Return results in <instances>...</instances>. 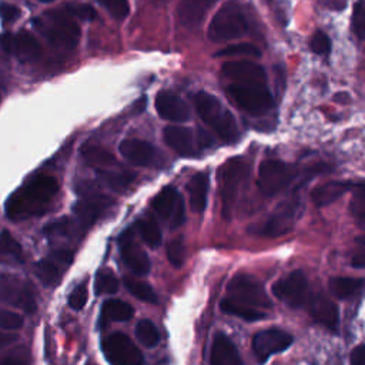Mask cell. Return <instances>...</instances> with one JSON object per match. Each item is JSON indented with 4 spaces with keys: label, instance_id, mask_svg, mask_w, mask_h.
<instances>
[{
    "label": "cell",
    "instance_id": "obj_51",
    "mask_svg": "<svg viewBox=\"0 0 365 365\" xmlns=\"http://www.w3.org/2000/svg\"><path fill=\"white\" fill-rule=\"evenodd\" d=\"M352 265L354 267H365V254H359V255H355L354 259H352Z\"/></svg>",
    "mask_w": 365,
    "mask_h": 365
},
{
    "label": "cell",
    "instance_id": "obj_42",
    "mask_svg": "<svg viewBox=\"0 0 365 365\" xmlns=\"http://www.w3.org/2000/svg\"><path fill=\"white\" fill-rule=\"evenodd\" d=\"M100 3L106 7V10L115 19L121 20L128 14L130 6L128 0H100Z\"/></svg>",
    "mask_w": 365,
    "mask_h": 365
},
{
    "label": "cell",
    "instance_id": "obj_41",
    "mask_svg": "<svg viewBox=\"0 0 365 365\" xmlns=\"http://www.w3.org/2000/svg\"><path fill=\"white\" fill-rule=\"evenodd\" d=\"M66 13L68 16L77 17L80 20H93L96 19V11L91 6L84 3H68L66 4Z\"/></svg>",
    "mask_w": 365,
    "mask_h": 365
},
{
    "label": "cell",
    "instance_id": "obj_32",
    "mask_svg": "<svg viewBox=\"0 0 365 365\" xmlns=\"http://www.w3.org/2000/svg\"><path fill=\"white\" fill-rule=\"evenodd\" d=\"M34 274L47 287H53L58 282L61 271L60 267L50 259H40L34 265Z\"/></svg>",
    "mask_w": 365,
    "mask_h": 365
},
{
    "label": "cell",
    "instance_id": "obj_18",
    "mask_svg": "<svg viewBox=\"0 0 365 365\" xmlns=\"http://www.w3.org/2000/svg\"><path fill=\"white\" fill-rule=\"evenodd\" d=\"M155 110L161 118L168 121L184 123L190 118V108L187 103L170 91H160L157 94Z\"/></svg>",
    "mask_w": 365,
    "mask_h": 365
},
{
    "label": "cell",
    "instance_id": "obj_15",
    "mask_svg": "<svg viewBox=\"0 0 365 365\" xmlns=\"http://www.w3.org/2000/svg\"><path fill=\"white\" fill-rule=\"evenodd\" d=\"M298 210V200H289L281 204L258 228V232L265 237H279L287 234L294 227Z\"/></svg>",
    "mask_w": 365,
    "mask_h": 365
},
{
    "label": "cell",
    "instance_id": "obj_19",
    "mask_svg": "<svg viewBox=\"0 0 365 365\" xmlns=\"http://www.w3.org/2000/svg\"><path fill=\"white\" fill-rule=\"evenodd\" d=\"M308 312L309 315L321 325L329 328L331 331H335L338 327V308L336 305L328 299L322 294L309 295L308 301Z\"/></svg>",
    "mask_w": 365,
    "mask_h": 365
},
{
    "label": "cell",
    "instance_id": "obj_8",
    "mask_svg": "<svg viewBox=\"0 0 365 365\" xmlns=\"http://www.w3.org/2000/svg\"><path fill=\"white\" fill-rule=\"evenodd\" d=\"M0 302L13 305L27 314L37 309L34 289L30 282L13 274H0Z\"/></svg>",
    "mask_w": 365,
    "mask_h": 365
},
{
    "label": "cell",
    "instance_id": "obj_22",
    "mask_svg": "<svg viewBox=\"0 0 365 365\" xmlns=\"http://www.w3.org/2000/svg\"><path fill=\"white\" fill-rule=\"evenodd\" d=\"M217 0H181L178 6V19L182 26L195 29L204 20L207 11Z\"/></svg>",
    "mask_w": 365,
    "mask_h": 365
},
{
    "label": "cell",
    "instance_id": "obj_34",
    "mask_svg": "<svg viewBox=\"0 0 365 365\" xmlns=\"http://www.w3.org/2000/svg\"><path fill=\"white\" fill-rule=\"evenodd\" d=\"M117 289H118V279L111 269L103 268L96 274L94 291L97 295L115 294Z\"/></svg>",
    "mask_w": 365,
    "mask_h": 365
},
{
    "label": "cell",
    "instance_id": "obj_26",
    "mask_svg": "<svg viewBox=\"0 0 365 365\" xmlns=\"http://www.w3.org/2000/svg\"><path fill=\"white\" fill-rule=\"evenodd\" d=\"M364 284H365L364 278L336 277V278H331L328 287L334 297H336L339 299H346V298H351L352 295H355L356 292H359L361 288L364 287Z\"/></svg>",
    "mask_w": 365,
    "mask_h": 365
},
{
    "label": "cell",
    "instance_id": "obj_25",
    "mask_svg": "<svg viewBox=\"0 0 365 365\" xmlns=\"http://www.w3.org/2000/svg\"><path fill=\"white\" fill-rule=\"evenodd\" d=\"M208 175L205 173L195 174L188 182V194H190V207L192 212H202L207 205V194H208Z\"/></svg>",
    "mask_w": 365,
    "mask_h": 365
},
{
    "label": "cell",
    "instance_id": "obj_44",
    "mask_svg": "<svg viewBox=\"0 0 365 365\" xmlns=\"http://www.w3.org/2000/svg\"><path fill=\"white\" fill-rule=\"evenodd\" d=\"M87 298H88V292H87V288L86 285H78L74 288V291L70 294V298H68V305L76 309V311H80L84 308L86 302H87Z\"/></svg>",
    "mask_w": 365,
    "mask_h": 365
},
{
    "label": "cell",
    "instance_id": "obj_9",
    "mask_svg": "<svg viewBox=\"0 0 365 365\" xmlns=\"http://www.w3.org/2000/svg\"><path fill=\"white\" fill-rule=\"evenodd\" d=\"M297 170L281 160H264L258 168V187L265 195H275L295 178Z\"/></svg>",
    "mask_w": 365,
    "mask_h": 365
},
{
    "label": "cell",
    "instance_id": "obj_1",
    "mask_svg": "<svg viewBox=\"0 0 365 365\" xmlns=\"http://www.w3.org/2000/svg\"><path fill=\"white\" fill-rule=\"evenodd\" d=\"M58 191V184L51 175H36L6 201V215L19 221L41 214Z\"/></svg>",
    "mask_w": 365,
    "mask_h": 365
},
{
    "label": "cell",
    "instance_id": "obj_46",
    "mask_svg": "<svg viewBox=\"0 0 365 365\" xmlns=\"http://www.w3.org/2000/svg\"><path fill=\"white\" fill-rule=\"evenodd\" d=\"M0 365H29V358L19 352H10L0 356Z\"/></svg>",
    "mask_w": 365,
    "mask_h": 365
},
{
    "label": "cell",
    "instance_id": "obj_45",
    "mask_svg": "<svg viewBox=\"0 0 365 365\" xmlns=\"http://www.w3.org/2000/svg\"><path fill=\"white\" fill-rule=\"evenodd\" d=\"M20 17V9L11 3H0V19L4 23H13Z\"/></svg>",
    "mask_w": 365,
    "mask_h": 365
},
{
    "label": "cell",
    "instance_id": "obj_2",
    "mask_svg": "<svg viewBox=\"0 0 365 365\" xmlns=\"http://www.w3.org/2000/svg\"><path fill=\"white\" fill-rule=\"evenodd\" d=\"M194 106L200 118L211 127L222 141L234 143L238 140L240 130L237 121L217 97L205 91H198L194 96Z\"/></svg>",
    "mask_w": 365,
    "mask_h": 365
},
{
    "label": "cell",
    "instance_id": "obj_21",
    "mask_svg": "<svg viewBox=\"0 0 365 365\" xmlns=\"http://www.w3.org/2000/svg\"><path fill=\"white\" fill-rule=\"evenodd\" d=\"M210 365H244L238 349L227 335L218 334L214 338L210 354Z\"/></svg>",
    "mask_w": 365,
    "mask_h": 365
},
{
    "label": "cell",
    "instance_id": "obj_6",
    "mask_svg": "<svg viewBox=\"0 0 365 365\" xmlns=\"http://www.w3.org/2000/svg\"><path fill=\"white\" fill-rule=\"evenodd\" d=\"M225 298L242 307L259 309L264 312L272 307V302L261 282L248 274H238L230 281Z\"/></svg>",
    "mask_w": 365,
    "mask_h": 365
},
{
    "label": "cell",
    "instance_id": "obj_10",
    "mask_svg": "<svg viewBox=\"0 0 365 365\" xmlns=\"http://www.w3.org/2000/svg\"><path fill=\"white\" fill-rule=\"evenodd\" d=\"M103 352L111 365H141L143 354L123 332H114L103 341Z\"/></svg>",
    "mask_w": 365,
    "mask_h": 365
},
{
    "label": "cell",
    "instance_id": "obj_7",
    "mask_svg": "<svg viewBox=\"0 0 365 365\" xmlns=\"http://www.w3.org/2000/svg\"><path fill=\"white\" fill-rule=\"evenodd\" d=\"M228 97L244 111L252 115H261L274 106V98L267 86L255 84H230L227 86Z\"/></svg>",
    "mask_w": 365,
    "mask_h": 365
},
{
    "label": "cell",
    "instance_id": "obj_37",
    "mask_svg": "<svg viewBox=\"0 0 365 365\" xmlns=\"http://www.w3.org/2000/svg\"><path fill=\"white\" fill-rule=\"evenodd\" d=\"M83 157L88 164L94 167H107L114 163V157L108 151L100 147H93V145L86 147L83 150Z\"/></svg>",
    "mask_w": 365,
    "mask_h": 365
},
{
    "label": "cell",
    "instance_id": "obj_11",
    "mask_svg": "<svg viewBox=\"0 0 365 365\" xmlns=\"http://www.w3.org/2000/svg\"><path fill=\"white\" fill-rule=\"evenodd\" d=\"M272 294L291 308L305 305L309 297L305 274L298 269L282 277L272 285Z\"/></svg>",
    "mask_w": 365,
    "mask_h": 365
},
{
    "label": "cell",
    "instance_id": "obj_50",
    "mask_svg": "<svg viewBox=\"0 0 365 365\" xmlns=\"http://www.w3.org/2000/svg\"><path fill=\"white\" fill-rule=\"evenodd\" d=\"M16 335H11V334H4V332H0V348H4L7 345H10L11 342L16 341Z\"/></svg>",
    "mask_w": 365,
    "mask_h": 365
},
{
    "label": "cell",
    "instance_id": "obj_28",
    "mask_svg": "<svg viewBox=\"0 0 365 365\" xmlns=\"http://www.w3.org/2000/svg\"><path fill=\"white\" fill-rule=\"evenodd\" d=\"M134 314V309L130 304L121 299H108L101 307V315L104 319L124 322L128 321Z\"/></svg>",
    "mask_w": 365,
    "mask_h": 365
},
{
    "label": "cell",
    "instance_id": "obj_47",
    "mask_svg": "<svg viewBox=\"0 0 365 365\" xmlns=\"http://www.w3.org/2000/svg\"><path fill=\"white\" fill-rule=\"evenodd\" d=\"M351 365H365V345H358L351 352Z\"/></svg>",
    "mask_w": 365,
    "mask_h": 365
},
{
    "label": "cell",
    "instance_id": "obj_14",
    "mask_svg": "<svg viewBox=\"0 0 365 365\" xmlns=\"http://www.w3.org/2000/svg\"><path fill=\"white\" fill-rule=\"evenodd\" d=\"M153 207L171 228L180 227L185 220L182 197L174 187H164L153 200Z\"/></svg>",
    "mask_w": 365,
    "mask_h": 365
},
{
    "label": "cell",
    "instance_id": "obj_40",
    "mask_svg": "<svg viewBox=\"0 0 365 365\" xmlns=\"http://www.w3.org/2000/svg\"><path fill=\"white\" fill-rule=\"evenodd\" d=\"M167 257H168V261L180 268L184 262V242H182V238H174L173 241L168 242L167 245Z\"/></svg>",
    "mask_w": 365,
    "mask_h": 365
},
{
    "label": "cell",
    "instance_id": "obj_29",
    "mask_svg": "<svg viewBox=\"0 0 365 365\" xmlns=\"http://www.w3.org/2000/svg\"><path fill=\"white\" fill-rule=\"evenodd\" d=\"M23 251L20 244L13 238L9 231L0 234V261L1 262H21Z\"/></svg>",
    "mask_w": 365,
    "mask_h": 365
},
{
    "label": "cell",
    "instance_id": "obj_39",
    "mask_svg": "<svg viewBox=\"0 0 365 365\" xmlns=\"http://www.w3.org/2000/svg\"><path fill=\"white\" fill-rule=\"evenodd\" d=\"M309 48L311 51H314L315 54H319V56H327L331 50V40L328 37L327 33L321 31V30H317L312 36H311V40H309Z\"/></svg>",
    "mask_w": 365,
    "mask_h": 365
},
{
    "label": "cell",
    "instance_id": "obj_27",
    "mask_svg": "<svg viewBox=\"0 0 365 365\" xmlns=\"http://www.w3.org/2000/svg\"><path fill=\"white\" fill-rule=\"evenodd\" d=\"M107 205H108L107 198L91 197V198H86L81 202H78L76 212H77L81 224L90 225L98 217L100 211H103Z\"/></svg>",
    "mask_w": 365,
    "mask_h": 365
},
{
    "label": "cell",
    "instance_id": "obj_48",
    "mask_svg": "<svg viewBox=\"0 0 365 365\" xmlns=\"http://www.w3.org/2000/svg\"><path fill=\"white\" fill-rule=\"evenodd\" d=\"M13 36L11 33H3L0 34V48L6 53H11V47H13Z\"/></svg>",
    "mask_w": 365,
    "mask_h": 365
},
{
    "label": "cell",
    "instance_id": "obj_23",
    "mask_svg": "<svg viewBox=\"0 0 365 365\" xmlns=\"http://www.w3.org/2000/svg\"><path fill=\"white\" fill-rule=\"evenodd\" d=\"M11 53L23 63H31L41 56V47L36 37L26 30L13 36Z\"/></svg>",
    "mask_w": 365,
    "mask_h": 365
},
{
    "label": "cell",
    "instance_id": "obj_53",
    "mask_svg": "<svg viewBox=\"0 0 365 365\" xmlns=\"http://www.w3.org/2000/svg\"><path fill=\"white\" fill-rule=\"evenodd\" d=\"M356 242L361 244V245H365V235H364V237H358V238H356Z\"/></svg>",
    "mask_w": 365,
    "mask_h": 365
},
{
    "label": "cell",
    "instance_id": "obj_35",
    "mask_svg": "<svg viewBox=\"0 0 365 365\" xmlns=\"http://www.w3.org/2000/svg\"><path fill=\"white\" fill-rule=\"evenodd\" d=\"M237 56L259 57L261 51L257 46L251 43H240V44H230L214 53V57H237Z\"/></svg>",
    "mask_w": 365,
    "mask_h": 365
},
{
    "label": "cell",
    "instance_id": "obj_49",
    "mask_svg": "<svg viewBox=\"0 0 365 365\" xmlns=\"http://www.w3.org/2000/svg\"><path fill=\"white\" fill-rule=\"evenodd\" d=\"M321 4L331 10H344L346 7V0H319Z\"/></svg>",
    "mask_w": 365,
    "mask_h": 365
},
{
    "label": "cell",
    "instance_id": "obj_17",
    "mask_svg": "<svg viewBox=\"0 0 365 365\" xmlns=\"http://www.w3.org/2000/svg\"><path fill=\"white\" fill-rule=\"evenodd\" d=\"M120 254L125 265L135 274V275H147L150 272V258L145 251L138 245L134 240L131 231H124L120 238Z\"/></svg>",
    "mask_w": 365,
    "mask_h": 365
},
{
    "label": "cell",
    "instance_id": "obj_13",
    "mask_svg": "<svg viewBox=\"0 0 365 365\" xmlns=\"http://www.w3.org/2000/svg\"><path fill=\"white\" fill-rule=\"evenodd\" d=\"M292 344V336L278 328L259 331L252 338V351L257 359L264 364L274 354L285 351Z\"/></svg>",
    "mask_w": 365,
    "mask_h": 365
},
{
    "label": "cell",
    "instance_id": "obj_55",
    "mask_svg": "<svg viewBox=\"0 0 365 365\" xmlns=\"http://www.w3.org/2000/svg\"><path fill=\"white\" fill-rule=\"evenodd\" d=\"M267 1H271V0H267Z\"/></svg>",
    "mask_w": 365,
    "mask_h": 365
},
{
    "label": "cell",
    "instance_id": "obj_16",
    "mask_svg": "<svg viewBox=\"0 0 365 365\" xmlns=\"http://www.w3.org/2000/svg\"><path fill=\"white\" fill-rule=\"evenodd\" d=\"M221 73L225 78L238 84L265 86L267 80L262 66L252 61H227L222 64Z\"/></svg>",
    "mask_w": 365,
    "mask_h": 365
},
{
    "label": "cell",
    "instance_id": "obj_30",
    "mask_svg": "<svg viewBox=\"0 0 365 365\" xmlns=\"http://www.w3.org/2000/svg\"><path fill=\"white\" fill-rule=\"evenodd\" d=\"M137 228H138V232H140L143 241L148 247L157 248L161 244V231H160L157 221L153 217L147 215V217L138 220Z\"/></svg>",
    "mask_w": 365,
    "mask_h": 365
},
{
    "label": "cell",
    "instance_id": "obj_12",
    "mask_svg": "<svg viewBox=\"0 0 365 365\" xmlns=\"http://www.w3.org/2000/svg\"><path fill=\"white\" fill-rule=\"evenodd\" d=\"M164 141L168 147H171L175 153H178L182 157H192L198 154V151L210 144V137L201 131L197 135L192 130L181 125H168L163 131Z\"/></svg>",
    "mask_w": 365,
    "mask_h": 365
},
{
    "label": "cell",
    "instance_id": "obj_4",
    "mask_svg": "<svg viewBox=\"0 0 365 365\" xmlns=\"http://www.w3.org/2000/svg\"><path fill=\"white\" fill-rule=\"evenodd\" d=\"M248 31V21L241 6L230 0L215 11L208 26V38L214 43H222L240 38Z\"/></svg>",
    "mask_w": 365,
    "mask_h": 365
},
{
    "label": "cell",
    "instance_id": "obj_33",
    "mask_svg": "<svg viewBox=\"0 0 365 365\" xmlns=\"http://www.w3.org/2000/svg\"><path fill=\"white\" fill-rule=\"evenodd\" d=\"M137 339L147 348H154L160 342V332L155 324L150 319H141L135 327Z\"/></svg>",
    "mask_w": 365,
    "mask_h": 365
},
{
    "label": "cell",
    "instance_id": "obj_43",
    "mask_svg": "<svg viewBox=\"0 0 365 365\" xmlns=\"http://www.w3.org/2000/svg\"><path fill=\"white\" fill-rule=\"evenodd\" d=\"M23 325V318L20 314H16L9 309L0 308V328L3 329H17Z\"/></svg>",
    "mask_w": 365,
    "mask_h": 365
},
{
    "label": "cell",
    "instance_id": "obj_20",
    "mask_svg": "<svg viewBox=\"0 0 365 365\" xmlns=\"http://www.w3.org/2000/svg\"><path fill=\"white\" fill-rule=\"evenodd\" d=\"M120 154L135 165H148L155 158V147L138 138H125L120 143Z\"/></svg>",
    "mask_w": 365,
    "mask_h": 365
},
{
    "label": "cell",
    "instance_id": "obj_31",
    "mask_svg": "<svg viewBox=\"0 0 365 365\" xmlns=\"http://www.w3.org/2000/svg\"><path fill=\"white\" fill-rule=\"evenodd\" d=\"M221 309L227 314H231L234 317H238L241 319L245 321H258L267 317V314L264 311L259 309H254V308H248V307H242L240 304H235L232 301H230L228 298H224L220 304Z\"/></svg>",
    "mask_w": 365,
    "mask_h": 365
},
{
    "label": "cell",
    "instance_id": "obj_5",
    "mask_svg": "<svg viewBox=\"0 0 365 365\" xmlns=\"http://www.w3.org/2000/svg\"><path fill=\"white\" fill-rule=\"evenodd\" d=\"M250 174V165L242 158H231L224 165H221L218 173L220 194L222 204L224 217H230L234 210L241 185Z\"/></svg>",
    "mask_w": 365,
    "mask_h": 365
},
{
    "label": "cell",
    "instance_id": "obj_54",
    "mask_svg": "<svg viewBox=\"0 0 365 365\" xmlns=\"http://www.w3.org/2000/svg\"><path fill=\"white\" fill-rule=\"evenodd\" d=\"M38 1H41V3H51V1H54V0H38Z\"/></svg>",
    "mask_w": 365,
    "mask_h": 365
},
{
    "label": "cell",
    "instance_id": "obj_36",
    "mask_svg": "<svg viewBox=\"0 0 365 365\" xmlns=\"http://www.w3.org/2000/svg\"><path fill=\"white\" fill-rule=\"evenodd\" d=\"M125 287L130 291L131 295H134L135 298L144 301V302H150V304H157L158 298L154 292V289L151 288V285H148L144 281H138V279H131L127 278L125 279Z\"/></svg>",
    "mask_w": 365,
    "mask_h": 365
},
{
    "label": "cell",
    "instance_id": "obj_24",
    "mask_svg": "<svg viewBox=\"0 0 365 365\" xmlns=\"http://www.w3.org/2000/svg\"><path fill=\"white\" fill-rule=\"evenodd\" d=\"M349 187L351 184L346 181H329L315 187L311 192V198L318 207H324L344 195Z\"/></svg>",
    "mask_w": 365,
    "mask_h": 365
},
{
    "label": "cell",
    "instance_id": "obj_52",
    "mask_svg": "<svg viewBox=\"0 0 365 365\" xmlns=\"http://www.w3.org/2000/svg\"><path fill=\"white\" fill-rule=\"evenodd\" d=\"M355 214L361 218V220H365V207H362L361 210H358V211H355Z\"/></svg>",
    "mask_w": 365,
    "mask_h": 365
},
{
    "label": "cell",
    "instance_id": "obj_3",
    "mask_svg": "<svg viewBox=\"0 0 365 365\" xmlns=\"http://www.w3.org/2000/svg\"><path fill=\"white\" fill-rule=\"evenodd\" d=\"M37 31L53 46L73 50L80 41V27L61 11L48 10L33 20Z\"/></svg>",
    "mask_w": 365,
    "mask_h": 365
},
{
    "label": "cell",
    "instance_id": "obj_38",
    "mask_svg": "<svg viewBox=\"0 0 365 365\" xmlns=\"http://www.w3.org/2000/svg\"><path fill=\"white\" fill-rule=\"evenodd\" d=\"M351 27L358 38L365 40V1L362 0L356 1L354 6Z\"/></svg>",
    "mask_w": 365,
    "mask_h": 365
}]
</instances>
